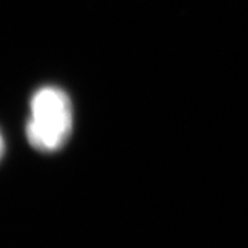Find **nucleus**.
I'll use <instances>...</instances> for the list:
<instances>
[{
  "label": "nucleus",
  "instance_id": "nucleus-1",
  "mask_svg": "<svg viewBox=\"0 0 248 248\" xmlns=\"http://www.w3.org/2000/svg\"><path fill=\"white\" fill-rule=\"evenodd\" d=\"M72 122V105L65 91L51 86L43 87L31 101L28 141L37 151H57L69 138Z\"/></svg>",
  "mask_w": 248,
  "mask_h": 248
},
{
  "label": "nucleus",
  "instance_id": "nucleus-2",
  "mask_svg": "<svg viewBox=\"0 0 248 248\" xmlns=\"http://www.w3.org/2000/svg\"><path fill=\"white\" fill-rule=\"evenodd\" d=\"M3 151H4V145H3V138H1V135H0V157H1V155H3Z\"/></svg>",
  "mask_w": 248,
  "mask_h": 248
}]
</instances>
